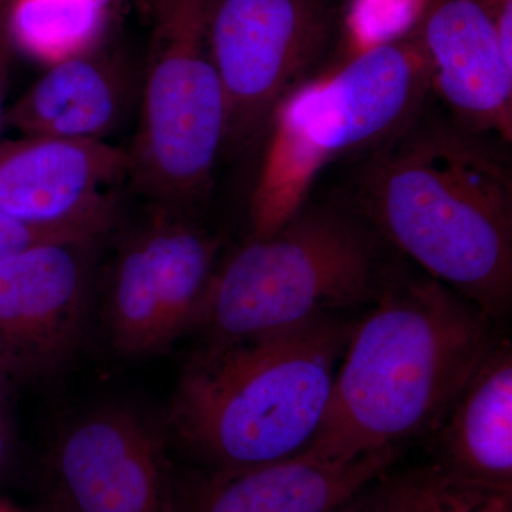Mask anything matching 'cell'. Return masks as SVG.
Wrapping results in <instances>:
<instances>
[{"label": "cell", "mask_w": 512, "mask_h": 512, "mask_svg": "<svg viewBox=\"0 0 512 512\" xmlns=\"http://www.w3.org/2000/svg\"><path fill=\"white\" fill-rule=\"evenodd\" d=\"M511 144L460 126L431 97L348 165L336 197L416 268L491 320L512 308Z\"/></svg>", "instance_id": "cell-1"}, {"label": "cell", "mask_w": 512, "mask_h": 512, "mask_svg": "<svg viewBox=\"0 0 512 512\" xmlns=\"http://www.w3.org/2000/svg\"><path fill=\"white\" fill-rule=\"evenodd\" d=\"M370 306L309 456L350 460L433 434L497 342L494 320L402 256Z\"/></svg>", "instance_id": "cell-2"}, {"label": "cell", "mask_w": 512, "mask_h": 512, "mask_svg": "<svg viewBox=\"0 0 512 512\" xmlns=\"http://www.w3.org/2000/svg\"><path fill=\"white\" fill-rule=\"evenodd\" d=\"M355 325L323 315L251 338L208 340L175 390V441L211 470L299 456L318 433Z\"/></svg>", "instance_id": "cell-3"}, {"label": "cell", "mask_w": 512, "mask_h": 512, "mask_svg": "<svg viewBox=\"0 0 512 512\" xmlns=\"http://www.w3.org/2000/svg\"><path fill=\"white\" fill-rule=\"evenodd\" d=\"M431 97L430 63L413 32L352 53L289 94L264 134L249 200L251 238L284 227L329 165L375 150Z\"/></svg>", "instance_id": "cell-4"}, {"label": "cell", "mask_w": 512, "mask_h": 512, "mask_svg": "<svg viewBox=\"0 0 512 512\" xmlns=\"http://www.w3.org/2000/svg\"><path fill=\"white\" fill-rule=\"evenodd\" d=\"M399 254L338 197L306 202L268 237L218 264L195 329L208 340L264 335L372 305Z\"/></svg>", "instance_id": "cell-5"}, {"label": "cell", "mask_w": 512, "mask_h": 512, "mask_svg": "<svg viewBox=\"0 0 512 512\" xmlns=\"http://www.w3.org/2000/svg\"><path fill=\"white\" fill-rule=\"evenodd\" d=\"M205 0H181L153 19L140 121L127 178L163 211L211 191L224 151L227 101L204 36Z\"/></svg>", "instance_id": "cell-6"}, {"label": "cell", "mask_w": 512, "mask_h": 512, "mask_svg": "<svg viewBox=\"0 0 512 512\" xmlns=\"http://www.w3.org/2000/svg\"><path fill=\"white\" fill-rule=\"evenodd\" d=\"M340 0H205L204 36L227 101L222 154L264 138L276 107L325 72Z\"/></svg>", "instance_id": "cell-7"}, {"label": "cell", "mask_w": 512, "mask_h": 512, "mask_svg": "<svg viewBox=\"0 0 512 512\" xmlns=\"http://www.w3.org/2000/svg\"><path fill=\"white\" fill-rule=\"evenodd\" d=\"M220 242L163 211L128 239L111 271L106 325L128 357L156 355L195 329L218 266Z\"/></svg>", "instance_id": "cell-8"}, {"label": "cell", "mask_w": 512, "mask_h": 512, "mask_svg": "<svg viewBox=\"0 0 512 512\" xmlns=\"http://www.w3.org/2000/svg\"><path fill=\"white\" fill-rule=\"evenodd\" d=\"M46 487L55 512H175L177 505L163 439L123 406L100 407L63 430Z\"/></svg>", "instance_id": "cell-9"}, {"label": "cell", "mask_w": 512, "mask_h": 512, "mask_svg": "<svg viewBox=\"0 0 512 512\" xmlns=\"http://www.w3.org/2000/svg\"><path fill=\"white\" fill-rule=\"evenodd\" d=\"M94 242H49L0 259V363L10 377L56 372L82 338Z\"/></svg>", "instance_id": "cell-10"}, {"label": "cell", "mask_w": 512, "mask_h": 512, "mask_svg": "<svg viewBox=\"0 0 512 512\" xmlns=\"http://www.w3.org/2000/svg\"><path fill=\"white\" fill-rule=\"evenodd\" d=\"M127 151L104 140L22 137L0 143V212L29 227L96 242L114 224L107 192L127 178Z\"/></svg>", "instance_id": "cell-11"}, {"label": "cell", "mask_w": 512, "mask_h": 512, "mask_svg": "<svg viewBox=\"0 0 512 512\" xmlns=\"http://www.w3.org/2000/svg\"><path fill=\"white\" fill-rule=\"evenodd\" d=\"M434 100L460 126L512 144V60L484 0H427L413 30Z\"/></svg>", "instance_id": "cell-12"}, {"label": "cell", "mask_w": 512, "mask_h": 512, "mask_svg": "<svg viewBox=\"0 0 512 512\" xmlns=\"http://www.w3.org/2000/svg\"><path fill=\"white\" fill-rule=\"evenodd\" d=\"M399 447L338 460L299 454L177 481L175 512H330L392 466Z\"/></svg>", "instance_id": "cell-13"}, {"label": "cell", "mask_w": 512, "mask_h": 512, "mask_svg": "<svg viewBox=\"0 0 512 512\" xmlns=\"http://www.w3.org/2000/svg\"><path fill=\"white\" fill-rule=\"evenodd\" d=\"M433 466L512 491V349L495 342L433 434Z\"/></svg>", "instance_id": "cell-14"}, {"label": "cell", "mask_w": 512, "mask_h": 512, "mask_svg": "<svg viewBox=\"0 0 512 512\" xmlns=\"http://www.w3.org/2000/svg\"><path fill=\"white\" fill-rule=\"evenodd\" d=\"M126 84L99 57H70L50 64L45 76L6 109L5 127L22 137L103 140L119 121Z\"/></svg>", "instance_id": "cell-15"}, {"label": "cell", "mask_w": 512, "mask_h": 512, "mask_svg": "<svg viewBox=\"0 0 512 512\" xmlns=\"http://www.w3.org/2000/svg\"><path fill=\"white\" fill-rule=\"evenodd\" d=\"M107 16L93 0H10L6 32L26 55L55 64L89 53Z\"/></svg>", "instance_id": "cell-16"}, {"label": "cell", "mask_w": 512, "mask_h": 512, "mask_svg": "<svg viewBox=\"0 0 512 512\" xmlns=\"http://www.w3.org/2000/svg\"><path fill=\"white\" fill-rule=\"evenodd\" d=\"M394 480L404 512H512V491L471 483L436 466Z\"/></svg>", "instance_id": "cell-17"}, {"label": "cell", "mask_w": 512, "mask_h": 512, "mask_svg": "<svg viewBox=\"0 0 512 512\" xmlns=\"http://www.w3.org/2000/svg\"><path fill=\"white\" fill-rule=\"evenodd\" d=\"M427 0H350L345 10L348 56L410 35Z\"/></svg>", "instance_id": "cell-18"}, {"label": "cell", "mask_w": 512, "mask_h": 512, "mask_svg": "<svg viewBox=\"0 0 512 512\" xmlns=\"http://www.w3.org/2000/svg\"><path fill=\"white\" fill-rule=\"evenodd\" d=\"M49 242H92L66 232L29 227L0 212V259L23 249Z\"/></svg>", "instance_id": "cell-19"}, {"label": "cell", "mask_w": 512, "mask_h": 512, "mask_svg": "<svg viewBox=\"0 0 512 512\" xmlns=\"http://www.w3.org/2000/svg\"><path fill=\"white\" fill-rule=\"evenodd\" d=\"M384 474L330 512H404L396 480Z\"/></svg>", "instance_id": "cell-20"}, {"label": "cell", "mask_w": 512, "mask_h": 512, "mask_svg": "<svg viewBox=\"0 0 512 512\" xmlns=\"http://www.w3.org/2000/svg\"><path fill=\"white\" fill-rule=\"evenodd\" d=\"M10 376L0 363V478L10 461V430L8 419V382Z\"/></svg>", "instance_id": "cell-21"}, {"label": "cell", "mask_w": 512, "mask_h": 512, "mask_svg": "<svg viewBox=\"0 0 512 512\" xmlns=\"http://www.w3.org/2000/svg\"><path fill=\"white\" fill-rule=\"evenodd\" d=\"M177 2H180V0H138L141 8L146 10L148 15L151 16V19L161 15V13L170 9L171 6H174Z\"/></svg>", "instance_id": "cell-22"}, {"label": "cell", "mask_w": 512, "mask_h": 512, "mask_svg": "<svg viewBox=\"0 0 512 512\" xmlns=\"http://www.w3.org/2000/svg\"><path fill=\"white\" fill-rule=\"evenodd\" d=\"M6 9H8V5L0 0V45H3V36L8 35L6 32Z\"/></svg>", "instance_id": "cell-23"}, {"label": "cell", "mask_w": 512, "mask_h": 512, "mask_svg": "<svg viewBox=\"0 0 512 512\" xmlns=\"http://www.w3.org/2000/svg\"><path fill=\"white\" fill-rule=\"evenodd\" d=\"M93 2L104 12L110 13V10L116 6L117 0H93Z\"/></svg>", "instance_id": "cell-24"}, {"label": "cell", "mask_w": 512, "mask_h": 512, "mask_svg": "<svg viewBox=\"0 0 512 512\" xmlns=\"http://www.w3.org/2000/svg\"><path fill=\"white\" fill-rule=\"evenodd\" d=\"M5 116H6L5 103H3L2 96H0V133H2L3 128H5Z\"/></svg>", "instance_id": "cell-25"}]
</instances>
